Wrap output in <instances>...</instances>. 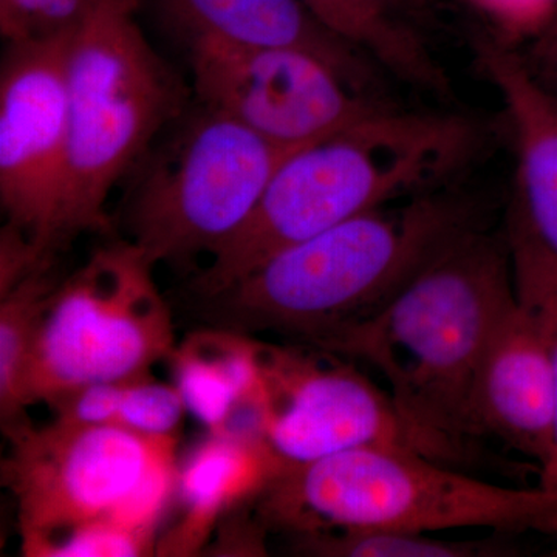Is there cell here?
<instances>
[{"mask_svg":"<svg viewBox=\"0 0 557 557\" xmlns=\"http://www.w3.org/2000/svg\"><path fill=\"white\" fill-rule=\"evenodd\" d=\"M69 36L7 44L0 72V205L44 259L61 248L67 189Z\"/></svg>","mask_w":557,"mask_h":557,"instance_id":"obj_11","label":"cell"},{"mask_svg":"<svg viewBox=\"0 0 557 557\" xmlns=\"http://www.w3.org/2000/svg\"><path fill=\"white\" fill-rule=\"evenodd\" d=\"M284 465L262 438L212 434L178 471L186 516L164 549L183 555L199 547L220 515L259 497Z\"/></svg>","mask_w":557,"mask_h":557,"instance_id":"obj_15","label":"cell"},{"mask_svg":"<svg viewBox=\"0 0 557 557\" xmlns=\"http://www.w3.org/2000/svg\"><path fill=\"white\" fill-rule=\"evenodd\" d=\"M262 438L285 465H306L359 448L460 458L410 423L387 391L359 370L321 364L304 351L260 346Z\"/></svg>","mask_w":557,"mask_h":557,"instance_id":"obj_9","label":"cell"},{"mask_svg":"<svg viewBox=\"0 0 557 557\" xmlns=\"http://www.w3.org/2000/svg\"><path fill=\"white\" fill-rule=\"evenodd\" d=\"M186 410L177 386L139 376L124 384L116 424L148 437H174Z\"/></svg>","mask_w":557,"mask_h":557,"instance_id":"obj_21","label":"cell"},{"mask_svg":"<svg viewBox=\"0 0 557 557\" xmlns=\"http://www.w3.org/2000/svg\"><path fill=\"white\" fill-rule=\"evenodd\" d=\"M2 478L17 504L25 555L47 539L100 520L153 537L177 487L175 437H148L121 424L7 432Z\"/></svg>","mask_w":557,"mask_h":557,"instance_id":"obj_6","label":"cell"},{"mask_svg":"<svg viewBox=\"0 0 557 557\" xmlns=\"http://www.w3.org/2000/svg\"><path fill=\"white\" fill-rule=\"evenodd\" d=\"M518 296V295H516ZM475 437H494L544 469L555 448V379L536 321L522 304L505 314L471 399Z\"/></svg>","mask_w":557,"mask_h":557,"instance_id":"obj_12","label":"cell"},{"mask_svg":"<svg viewBox=\"0 0 557 557\" xmlns=\"http://www.w3.org/2000/svg\"><path fill=\"white\" fill-rule=\"evenodd\" d=\"M478 58L483 75L500 95L515 135V203L557 258V98L531 75L518 49L482 39Z\"/></svg>","mask_w":557,"mask_h":557,"instance_id":"obj_14","label":"cell"},{"mask_svg":"<svg viewBox=\"0 0 557 557\" xmlns=\"http://www.w3.org/2000/svg\"><path fill=\"white\" fill-rule=\"evenodd\" d=\"M51 267L53 260L0 295V417L5 434L25 424V369L40 319L61 282Z\"/></svg>","mask_w":557,"mask_h":557,"instance_id":"obj_17","label":"cell"},{"mask_svg":"<svg viewBox=\"0 0 557 557\" xmlns=\"http://www.w3.org/2000/svg\"><path fill=\"white\" fill-rule=\"evenodd\" d=\"M478 124L457 113L381 108L354 126L289 153L247 222L193 281L218 295L282 249L339 223L445 188L478 152Z\"/></svg>","mask_w":557,"mask_h":557,"instance_id":"obj_2","label":"cell"},{"mask_svg":"<svg viewBox=\"0 0 557 557\" xmlns=\"http://www.w3.org/2000/svg\"><path fill=\"white\" fill-rule=\"evenodd\" d=\"M300 2L335 32H348L354 28L362 13L359 0H300Z\"/></svg>","mask_w":557,"mask_h":557,"instance_id":"obj_26","label":"cell"},{"mask_svg":"<svg viewBox=\"0 0 557 557\" xmlns=\"http://www.w3.org/2000/svg\"><path fill=\"white\" fill-rule=\"evenodd\" d=\"M153 265L131 240L97 249L64 278L40 319L25 369V408L95 383H124L175 350Z\"/></svg>","mask_w":557,"mask_h":557,"instance_id":"obj_8","label":"cell"},{"mask_svg":"<svg viewBox=\"0 0 557 557\" xmlns=\"http://www.w3.org/2000/svg\"><path fill=\"white\" fill-rule=\"evenodd\" d=\"M152 536L112 522L87 523L40 542L27 556L129 557L149 552Z\"/></svg>","mask_w":557,"mask_h":557,"instance_id":"obj_22","label":"cell"},{"mask_svg":"<svg viewBox=\"0 0 557 557\" xmlns=\"http://www.w3.org/2000/svg\"><path fill=\"white\" fill-rule=\"evenodd\" d=\"M186 47L197 100L276 145H313L386 108L309 51L203 39Z\"/></svg>","mask_w":557,"mask_h":557,"instance_id":"obj_10","label":"cell"},{"mask_svg":"<svg viewBox=\"0 0 557 557\" xmlns=\"http://www.w3.org/2000/svg\"><path fill=\"white\" fill-rule=\"evenodd\" d=\"M518 302L507 233L469 226L375 314L313 344L376 370L410 423L461 461L475 437L471 399L480 366Z\"/></svg>","mask_w":557,"mask_h":557,"instance_id":"obj_1","label":"cell"},{"mask_svg":"<svg viewBox=\"0 0 557 557\" xmlns=\"http://www.w3.org/2000/svg\"><path fill=\"white\" fill-rule=\"evenodd\" d=\"M126 383H95L65 395L53 405L57 420L73 426L116 424Z\"/></svg>","mask_w":557,"mask_h":557,"instance_id":"obj_24","label":"cell"},{"mask_svg":"<svg viewBox=\"0 0 557 557\" xmlns=\"http://www.w3.org/2000/svg\"><path fill=\"white\" fill-rule=\"evenodd\" d=\"M183 40L203 39L247 49H298L327 61L368 91L375 64L311 13L300 0H163Z\"/></svg>","mask_w":557,"mask_h":557,"instance_id":"obj_13","label":"cell"},{"mask_svg":"<svg viewBox=\"0 0 557 557\" xmlns=\"http://www.w3.org/2000/svg\"><path fill=\"white\" fill-rule=\"evenodd\" d=\"M296 149L200 102L143 170L127 207L129 240L153 265L211 258L247 222Z\"/></svg>","mask_w":557,"mask_h":557,"instance_id":"obj_7","label":"cell"},{"mask_svg":"<svg viewBox=\"0 0 557 557\" xmlns=\"http://www.w3.org/2000/svg\"><path fill=\"white\" fill-rule=\"evenodd\" d=\"M138 0H101L70 35L67 189L61 247L106 233L113 186L185 115L189 91L139 27Z\"/></svg>","mask_w":557,"mask_h":557,"instance_id":"obj_5","label":"cell"},{"mask_svg":"<svg viewBox=\"0 0 557 557\" xmlns=\"http://www.w3.org/2000/svg\"><path fill=\"white\" fill-rule=\"evenodd\" d=\"M493 25L496 40L522 47L536 36L557 13V0H469Z\"/></svg>","mask_w":557,"mask_h":557,"instance_id":"obj_23","label":"cell"},{"mask_svg":"<svg viewBox=\"0 0 557 557\" xmlns=\"http://www.w3.org/2000/svg\"><path fill=\"white\" fill-rule=\"evenodd\" d=\"M171 357L186 409L211 434H222L240 410L263 409L260 346L244 333H194Z\"/></svg>","mask_w":557,"mask_h":557,"instance_id":"obj_16","label":"cell"},{"mask_svg":"<svg viewBox=\"0 0 557 557\" xmlns=\"http://www.w3.org/2000/svg\"><path fill=\"white\" fill-rule=\"evenodd\" d=\"M519 53L531 75L557 98V13L536 36L523 44Z\"/></svg>","mask_w":557,"mask_h":557,"instance_id":"obj_25","label":"cell"},{"mask_svg":"<svg viewBox=\"0 0 557 557\" xmlns=\"http://www.w3.org/2000/svg\"><path fill=\"white\" fill-rule=\"evenodd\" d=\"M505 233L511 252L516 295L536 321L552 359L555 379V448L552 460L539 475L541 487L557 493V258L531 230L516 203L509 209Z\"/></svg>","mask_w":557,"mask_h":557,"instance_id":"obj_18","label":"cell"},{"mask_svg":"<svg viewBox=\"0 0 557 557\" xmlns=\"http://www.w3.org/2000/svg\"><path fill=\"white\" fill-rule=\"evenodd\" d=\"M101 0H0V33L7 44L72 35Z\"/></svg>","mask_w":557,"mask_h":557,"instance_id":"obj_20","label":"cell"},{"mask_svg":"<svg viewBox=\"0 0 557 557\" xmlns=\"http://www.w3.org/2000/svg\"><path fill=\"white\" fill-rule=\"evenodd\" d=\"M364 2H368L370 3V5L373 7H379V9L381 10L388 11V13H392V10H394V7L397 5L399 0H364Z\"/></svg>","mask_w":557,"mask_h":557,"instance_id":"obj_27","label":"cell"},{"mask_svg":"<svg viewBox=\"0 0 557 557\" xmlns=\"http://www.w3.org/2000/svg\"><path fill=\"white\" fill-rule=\"evenodd\" d=\"M445 188L346 220L282 249L218 295L200 299L214 329L276 332L313 346L375 317L429 259L475 225Z\"/></svg>","mask_w":557,"mask_h":557,"instance_id":"obj_3","label":"cell"},{"mask_svg":"<svg viewBox=\"0 0 557 557\" xmlns=\"http://www.w3.org/2000/svg\"><path fill=\"white\" fill-rule=\"evenodd\" d=\"M295 552L321 557H482L507 556V548L450 542L428 534L387 530L319 531L295 534Z\"/></svg>","mask_w":557,"mask_h":557,"instance_id":"obj_19","label":"cell"},{"mask_svg":"<svg viewBox=\"0 0 557 557\" xmlns=\"http://www.w3.org/2000/svg\"><path fill=\"white\" fill-rule=\"evenodd\" d=\"M258 498L267 527L289 536L475 527L557 536V493L494 485L403 449L359 448L284 465Z\"/></svg>","mask_w":557,"mask_h":557,"instance_id":"obj_4","label":"cell"}]
</instances>
